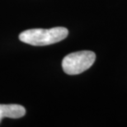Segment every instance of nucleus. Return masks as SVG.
Wrapping results in <instances>:
<instances>
[{"instance_id": "nucleus-1", "label": "nucleus", "mask_w": 127, "mask_h": 127, "mask_svg": "<svg viewBox=\"0 0 127 127\" xmlns=\"http://www.w3.org/2000/svg\"><path fill=\"white\" fill-rule=\"evenodd\" d=\"M68 34V29L63 27L50 29H30L22 32L19 35V40L28 45L43 46L61 41L67 37Z\"/></svg>"}, {"instance_id": "nucleus-2", "label": "nucleus", "mask_w": 127, "mask_h": 127, "mask_svg": "<svg viewBox=\"0 0 127 127\" xmlns=\"http://www.w3.org/2000/svg\"><path fill=\"white\" fill-rule=\"evenodd\" d=\"M96 60V54L90 50H81L66 55L63 59L62 68L68 75H77L92 67Z\"/></svg>"}, {"instance_id": "nucleus-3", "label": "nucleus", "mask_w": 127, "mask_h": 127, "mask_svg": "<svg viewBox=\"0 0 127 127\" xmlns=\"http://www.w3.org/2000/svg\"><path fill=\"white\" fill-rule=\"evenodd\" d=\"M26 114V109L24 106L17 104H0V123L3 118L18 119L22 117Z\"/></svg>"}]
</instances>
